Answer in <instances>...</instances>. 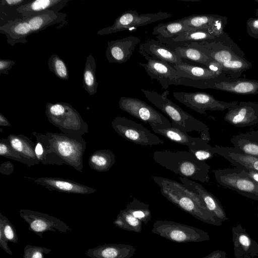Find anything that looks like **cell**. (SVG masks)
<instances>
[{
    "instance_id": "obj_33",
    "label": "cell",
    "mask_w": 258,
    "mask_h": 258,
    "mask_svg": "<svg viewBox=\"0 0 258 258\" xmlns=\"http://www.w3.org/2000/svg\"><path fill=\"white\" fill-rule=\"evenodd\" d=\"M191 29H192L186 27L180 19L166 23H159L154 27L152 34L157 35L158 40L162 42L173 39L182 32Z\"/></svg>"
},
{
    "instance_id": "obj_28",
    "label": "cell",
    "mask_w": 258,
    "mask_h": 258,
    "mask_svg": "<svg viewBox=\"0 0 258 258\" xmlns=\"http://www.w3.org/2000/svg\"><path fill=\"white\" fill-rule=\"evenodd\" d=\"M71 0H35L20 7L17 11L22 18L38 15L48 11L59 12Z\"/></svg>"
},
{
    "instance_id": "obj_16",
    "label": "cell",
    "mask_w": 258,
    "mask_h": 258,
    "mask_svg": "<svg viewBox=\"0 0 258 258\" xmlns=\"http://www.w3.org/2000/svg\"><path fill=\"white\" fill-rule=\"evenodd\" d=\"M224 119L236 127H247L258 124V103L241 101L228 109Z\"/></svg>"
},
{
    "instance_id": "obj_11",
    "label": "cell",
    "mask_w": 258,
    "mask_h": 258,
    "mask_svg": "<svg viewBox=\"0 0 258 258\" xmlns=\"http://www.w3.org/2000/svg\"><path fill=\"white\" fill-rule=\"evenodd\" d=\"M172 15L167 12L140 14L136 11H125L117 17L111 26L99 30L98 35H107L124 30H132L142 26L170 18Z\"/></svg>"
},
{
    "instance_id": "obj_56",
    "label": "cell",
    "mask_w": 258,
    "mask_h": 258,
    "mask_svg": "<svg viewBox=\"0 0 258 258\" xmlns=\"http://www.w3.org/2000/svg\"><path fill=\"white\" fill-rule=\"evenodd\" d=\"M255 195L257 197V201H258V193L255 194Z\"/></svg>"
},
{
    "instance_id": "obj_52",
    "label": "cell",
    "mask_w": 258,
    "mask_h": 258,
    "mask_svg": "<svg viewBox=\"0 0 258 258\" xmlns=\"http://www.w3.org/2000/svg\"><path fill=\"white\" fill-rule=\"evenodd\" d=\"M0 126L6 127L11 126L9 121L2 113H0Z\"/></svg>"
},
{
    "instance_id": "obj_18",
    "label": "cell",
    "mask_w": 258,
    "mask_h": 258,
    "mask_svg": "<svg viewBox=\"0 0 258 258\" xmlns=\"http://www.w3.org/2000/svg\"><path fill=\"white\" fill-rule=\"evenodd\" d=\"M235 258H254L258 256V243L252 239L241 224L232 228Z\"/></svg>"
},
{
    "instance_id": "obj_38",
    "label": "cell",
    "mask_w": 258,
    "mask_h": 258,
    "mask_svg": "<svg viewBox=\"0 0 258 258\" xmlns=\"http://www.w3.org/2000/svg\"><path fill=\"white\" fill-rule=\"evenodd\" d=\"M96 63L92 53L87 56L83 72V86L91 95L97 93L98 83L96 76Z\"/></svg>"
},
{
    "instance_id": "obj_13",
    "label": "cell",
    "mask_w": 258,
    "mask_h": 258,
    "mask_svg": "<svg viewBox=\"0 0 258 258\" xmlns=\"http://www.w3.org/2000/svg\"><path fill=\"white\" fill-rule=\"evenodd\" d=\"M172 94L177 101L200 114L205 113L207 110L223 111L238 103L218 100L204 92H175Z\"/></svg>"
},
{
    "instance_id": "obj_8",
    "label": "cell",
    "mask_w": 258,
    "mask_h": 258,
    "mask_svg": "<svg viewBox=\"0 0 258 258\" xmlns=\"http://www.w3.org/2000/svg\"><path fill=\"white\" fill-rule=\"evenodd\" d=\"M151 231L177 243L199 242L210 240L209 234L196 227L168 220H157Z\"/></svg>"
},
{
    "instance_id": "obj_53",
    "label": "cell",
    "mask_w": 258,
    "mask_h": 258,
    "mask_svg": "<svg viewBox=\"0 0 258 258\" xmlns=\"http://www.w3.org/2000/svg\"><path fill=\"white\" fill-rule=\"evenodd\" d=\"M245 170V169H244ZM248 175L258 184V172L245 170Z\"/></svg>"
},
{
    "instance_id": "obj_47",
    "label": "cell",
    "mask_w": 258,
    "mask_h": 258,
    "mask_svg": "<svg viewBox=\"0 0 258 258\" xmlns=\"http://www.w3.org/2000/svg\"><path fill=\"white\" fill-rule=\"evenodd\" d=\"M246 32L253 38H258V18H250L246 22Z\"/></svg>"
},
{
    "instance_id": "obj_46",
    "label": "cell",
    "mask_w": 258,
    "mask_h": 258,
    "mask_svg": "<svg viewBox=\"0 0 258 258\" xmlns=\"http://www.w3.org/2000/svg\"><path fill=\"white\" fill-rule=\"evenodd\" d=\"M51 251L45 247L27 244L23 250V258H44Z\"/></svg>"
},
{
    "instance_id": "obj_41",
    "label": "cell",
    "mask_w": 258,
    "mask_h": 258,
    "mask_svg": "<svg viewBox=\"0 0 258 258\" xmlns=\"http://www.w3.org/2000/svg\"><path fill=\"white\" fill-rule=\"evenodd\" d=\"M125 209L133 216L147 225L152 219V213L149 206L136 198H133L126 206Z\"/></svg>"
},
{
    "instance_id": "obj_30",
    "label": "cell",
    "mask_w": 258,
    "mask_h": 258,
    "mask_svg": "<svg viewBox=\"0 0 258 258\" xmlns=\"http://www.w3.org/2000/svg\"><path fill=\"white\" fill-rule=\"evenodd\" d=\"M149 125L154 133L176 143L186 145L188 148L196 147L208 142L201 138L192 137L186 133L172 126L170 127H161L152 124Z\"/></svg>"
},
{
    "instance_id": "obj_23",
    "label": "cell",
    "mask_w": 258,
    "mask_h": 258,
    "mask_svg": "<svg viewBox=\"0 0 258 258\" xmlns=\"http://www.w3.org/2000/svg\"><path fill=\"white\" fill-rule=\"evenodd\" d=\"M216 155L223 157L235 167L258 172V157L244 154L234 148L215 145Z\"/></svg>"
},
{
    "instance_id": "obj_54",
    "label": "cell",
    "mask_w": 258,
    "mask_h": 258,
    "mask_svg": "<svg viewBox=\"0 0 258 258\" xmlns=\"http://www.w3.org/2000/svg\"><path fill=\"white\" fill-rule=\"evenodd\" d=\"M249 133L256 139L258 140V129L255 131H252Z\"/></svg>"
},
{
    "instance_id": "obj_12",
    "label": "cell",
    "mask_w": 258,
    "mask_h": 258,
    "mask_svg": "<svg viewBox=\"0 0 258 258\" xmlns=\"http://www.w3.org/2000/svg\"><path fill=\"white\" fill-rule=\"evenodd\" d=\"M119 108L137 119L161 127H170L172 123L167 117L143 101L133 97H121Z\"/></svg>"
},
{
    "instance_id": "obj_34",
    "label": "cell",
    "mask_w": 258,
    "mask_h": 258,
    "mask_svg": "<svg viewBox=\"0 0 258 258\" xmlns=\"http://www.w3.org/2000/svg\"><path fill=\"white\" fill-rule=\"evenodd\" d=\"M172 67L179 72L183 74L185 78L195 80L212 79L221 75L208 68L194 66L183 61L181 63Z\"/></svg>"
},
{
    "instance_id": "obj_26",
    "label": "cell",
    "mask_w": 258,
    "mask_h": 258,
    "mask_svg": "<svg viewBox=\"0 0 258 258\" xmlns=\"http://www.w3.org/2000/svg\"><path fill=\"white\" fill-rule=\"evenodd\" d=\"M8 140L11 146L22 157L24 164L31 167L40 163L35 154L36 144L30 139L24 135L10 134Z\"/></svg>"
},
{
    "instance_id": "obj_35",
    "label": "cell",
    "mask_w": 258,
    "mask_h": 258,
    "mask_svg": "<svg viewBox=\"0 0 258 258\" xmlns=\"http://www.w3.org/2000/svg\"><path fill=\"white\" fill-rule=\"evenodd\" d=\"M115 162V155L109 150H100L94 152L89 158L88 164L98 172L108 171Z\"/></svg>"
},
{
    "instance_id": "obj_49",
    "label": "cell",
    "mask_w": 258,
    "mask_h": 258,
    "mask_svg": "<svg viewBox=\"0 0 258 258\" xmlns=\"http://www.w3.org/2000/svg\"><path fill=\"white\" fill-rule=\"evenodd\" d=\"M14 165L10 161L3 162L0 166V172L2 174L9 175L14 171Z\"/></svg>"
},
{
    "instance_id": "obj_5",
    "label": "cell",
    "mask_w": 258,
    "mask_h": 258,
    "mask_svg": "<svg viewBox=\"0 0 258 258\" xmlns=\"http://www.w3.org/2000/svg\"><path fill=\"white\" fill-rule=\"evenodd\" d=\"M45 114L50 123L58 127L62 133L83 137L89 132V126L81 114L66 102H48Z\"/></svg>"
},
{
    "instance_id": "obj_50",
    "label": "cell",
    "mask_w": 258,
    "mask_h": 258,
    "mask_svg": "<svg viewBox=\"0 0 258 258\" xmlns=\"http://www.w3.org/2000/svg\"><path fill=\"white\" fill-rule=\"evenodd\" d=\"M0 246L8 254L10 255H13V252L8 245V241L1 231H0Z\"/></svg>"
},
{
    "instance_id": "obj_20",
    "label": "cell",
    "mask_w": 258,
    "mask_h": 258,
    "mask_svg": "<svg viewBox=\"0 0 258 258\" xmlns=\"http://www.w3.org/2000/svg\"><path fill=\"white\" fill-rule=\"evenodd\" d=\"M179 179L188 189L201 197L206 208L219 220L223 222L228 219L223 206L214 195L198 182L182 177H179Z\"/></svg>"
},
{
    "instance_id": "obj_57",
    "label": "cell",
    "mask_w": 258,
    "mask_h": 258,
    "mask_svg": "<svg viewBox=\"0 0 258 258\" xmlns=\"http://www.w3.org/2000/svg\"><path fill=\"white\" fill-rule=\"evenodd\" d=\"M257 217H258V211H257Z\"/></svg>"
},
{
    "instance_id": "obj_48",
    "label": "cell",
    "mask_w": 258,
    "mask_h": 258,
    "mask_svg": "<svg viewBox=\"0 0 258 258\" xmlns=\"http://www.w3.org/2000/svg\"><path fill=\"white\" fill-rule=\"evenodd\" d=\"M17 61L14 60L0 59V74H9V71L16 64Z\"/></svg>"
},
{
    "instance_id": "obj_6",
    "label": "cell",
    "mask_w": 258,
    "mask_h": 258,
    "mask_svg": "<svg viewBox=\"0 0 258 258\" xmlns=\"http://www.w3.org/2000/svg\"><path fill=\"white\" fill-rule=\"evenodd\" d=\"M52 152L55 153L65 164L82 172L84 167L83 156L86 142L83 137L58 133L48 132Z\"/></svg>"
},
{
    "instance_id": "obj_37",
    "label": "cell",
    "mask_w": 258,
    "mask_h": 258,
    "mask_svg": "<svg viewBox=\"0 0 258 258\" xmlns=\"http://www.w3.org/2000/svg\"><path fill=\"white\" fill-rule=\"evenodd\" d=\"M230 142L237 150L258 157V140L249 133L235 135L231 139Z\"/></svg>"
},
{
    "instance_id": "obj_43",
    "label": "cell",
    "mask_w": 258,
    "mask_h": 258,
    "mask_svg": "<svg viewBox=\"0 0 258 258\" xmlns=\"http://www.w3.org/2000/svg\"><path fill=\"white\" fill-rule=\"evenodd\" d=\"M0 231L10 242L17 243L18 236L15 227L6 216L0 213Z\"/></svg>"
},
{
    "instance_id": "obj_31",
    "label": "cell",
    "mask_w": 258,
    "mask_h": 258,
    "mask_svg": "<svg viewBox=\"0 0 258 258\" xmlns=\"http://www.w3.org/2000/svg\"><path fill=\"white\" fill-rule=\"evenodd\" d=\"M32 134L36 138L35 154L40 163L44 164H64L61 159L52 152L51 144L46 135L33 132Z\"/></svg>"
},
{
    "instance_id": "obj_10",
    "label": "cell",
    "mask_w": 258,
    "mask_h": 258,
    "mask_svg": "<svg viewBox=\"0 0 258 258\" xmlns=\"http://www.w3.org/2000/svg\"><path fill=\"white\" fill-rule=\"evenodd\" d=\"M111 125L118 135L133 143L150 146L164 144L163 141L142 124L125 117L116 116Z\"/></svg>"
},
{
    "instance_id": "obj_9",
    "label": "cell",
    "mask_w": 258,
    "mask_h": 258,
    "mask_svg": "<svg viewBox=\"0 0 258 258\" xmlns=\"http://www.w3.org/2000/svg\"><path fill=\"white\" fill-rule=\"evenodd\" d=\"M214 173L217 182L224 187L236 191L240 195L257 201L258 184L245 170L238 167L216 170Z\"/></svg>"
},
{
    "instance_id": "obj_19",
    "label": "cell",
    "mask_w": 258,
    "mask_h": 258,
    "mask_svg": "<svg viewBox=\"0 0 258 258\" xmlns=\"http://www.w3.org/2000/svg\"><path fill=\"white\" fill-rule=\"evenodd\" d=\"M34 181L51 190L68 194L88 195L94 193L96 189L70 179L58 177H41Z\"/></svg>"
},
{
    "instance_id": "obj_27",
    "label": "cell",
    "mask_w": 258,
    "mask_h": 258,
    "mask_svg": "<svg viewBox=\"0 0 258 258\" xmlns=\"http://www.w3.org/2000/svg\"><path fill=\"white\" fill-rule=\"evenodd\" d=\"M67 14L61 12L48 11L38 15L22 18L29 24L33 33H38L47 27L59 24V29L68 24Z\"/></svg>"
},
{
    "instance_id": "obj_29",
    "label": "cell",
    "mask_w": 258,
    "mask_h": 258,
    "mask_svg": "<svg viewBox=\"0 0 258 258\" xmlns=\"http://www.w3.org/2000/svg\"><path fill=\"white\" fill-rule=\"evenodd\" d=\"M219 35L209 29H192L182 32L177 37L161 42L168 46L175 48L184 46L193 42H202L215 38Z\"/></svg>"
},
{
    "instance_id": "obj_2",
    "label": "cell",
    "mask_w": 258,
    "mask_h": 258,
    "mask_svg": "<svg viewBox=\"0 0 258 258\" xmlns=\"http://www.w3.org/2000/svg\"><path fill=\"white\" fill-rule=\"evenodd\" d=\"M154 160L162 167L181 177L208 182L210 166L189 151L162 150L153 153Z\"/></svg>"
},
{
    "instance_id": "obj_25",
    "label": "cell",
    "mask_w": 258,
    "mask_h": 258,
    "mask_svg": "<svg viewBox=\"0 0 258 258\" xmlns=\"http://www.w3.org/2000/svg\"><path fill=\"white\" fill-rule=\"evenodd\" d=\"M0 33L6 36L8 43L12 46L18 43L27 42V37L33 33L29 24L23 18L0 26Z\"/></svg>"
},
{
    "instance_id": "obj_3",
    "label": "cell",
    "mask_w": 258,
    "mask_h": 258,
    "mask_svg": "<svg viewBox=\"0 0 258 258\" xmlns=\"http://www.w3.org/2000/svg\"><path fill=\"white\" fill-rule=\"evenodd\" d=\"M141 90L150 102L169 117L171 120L172 126L186 133L198 132L200 133L201 138L208 142L210 140L209 127L170 100L167 97L169 91L167 93L165 91L162 94H160L155 91L143 88Z\"/></svg>"
},
{
    "instance_id": "obj_36",
    "label": "cell",
    "mask_w": 258,
    "mask_h": 258,
    "mask_svg": "<svg viewBox=\"0 0 258 258\" xmlns=\"http://www.w3.org/2000/svg\"><path fill=\"white\" fill-rule=\"evenodd\" d=\"M31 1V0H1L0 1L1 26L9 21L22 18V15L17 11V9Z\"/></svg>"
},
{
    "instance_id": "obj_45",
    "label": "cell",
    "mask_w": 258,
    "mask_h": 258,
    "mask_svg": "<svg viewBox=\"0 0 258 258\" xmlns=\"http://www.w3.org/2000/svg\"><path fill=\"white\" fill-rule=\"evenodd\" d=\"M0 155L24 164L23 158L11 146L8 139H1L0 140Z\"/></svg>"
},
{
    "instance_id": "obj_55",
    "label": "cell",
    "mask_w": 258,
    "mask_h": 258,
    "mask_svg": "<svg viewBox=\"0 0 258 258\" xmlns=\"http://www.w3.org/2000/svg\"><path fill=\"white\" fill-rule=\"evenodd\" d=\"M255 12L256 16H258V8L255 9Z\"/></svg>"
},
{
    "instance_id": "obj_15",
    "label": "cell",
    "mask_w": 258,
    "mask_h": 258,
    "mask_svg": "<svg viewBox=\"0 0 258 258\" xmlns=\"http://www.w3.org/2000/svg\"><path fill=\"white\" fill-rule=\"evenodd\" d=\"M139 52L147 60V63L139 62L151 79L157 80L163 88L167 89L168 82L185 75L177 71L171 66L162 61L156 59L146 54L143 51Z\"/></svg>"
},
{
    "instance_id": "obj_22",
    "label": "cell",
    "mask_w": 258,
    "mask_h": 258,
    "mask_svg": "<svg viewBox=\"0 0 258 258\" xmlns=\"http://www.w3.org/2000/svg\"><path fill=\"white\" fill-rule=\"evenodd\" d=\"M185 26L191 29H209L218 35L224 31L227 24L226 16L211 15H193L181 19Z\"/></svg>"
},
{
    "instance_id": "obj_1",
    "label": "cell",
    "mask_w": 258,
    "mask_h": 258,
    "mask_svg": "<svg viewBox=\"0 0 258 258\" xmlns=\"http://www.w3.org/2000/svg\"><path fill=\"white\" fill-rule=\"evenodd\" d=\"M151 177L163 196L182 210L209 224L222 225L223 222L206 208L201 197L182 183L161 176Z\"/></svg>"
},
{
    "instance_id": "obj_14",
    "label": "cell",
    "mask_w": 258,
    "mask_h": 258,
    "mask_svg": "<svg viewBox=\"0 0 258 258\" xmlns=\"http://www.w3.org/2000/svg\"><path fill=\"white\" fill-rule=\"evenodd\" d=\"M18 214L28 224V229L42 238L47 231L64 233L72 230L64 222L46 213L21 209Z\"/></svg>"
},
{
    "instance_id": "obj_24",
    "label": "cell",
    "mask_w": 258,
    "mask_h": 258,
    "mask_svg": "<svg viewBox=\"0 0 258 258\" xmlns=\"http://www.w3.org/2000/svg\"><path fill=\"white\" fill-rule=\"evenodd\" d=\"M136 249L128 244H104L88 249L85 255L91 258H131Z\"/></svg>"
},
{
    "instance_id": "obj_17",
    "label": "cell",
    "mask_w": 258,
    "mask_h": 258,
    "mask_svg": "<svg viewBox=\"0 0 258 258\" xmlns=\"http://www.w3.org/2000/svg\"><path fill=\"white\" fill-rule=\"evenodd\" d=\"M141 40L135 36L107 41L105 56L110 63H122L128 61Z\"/></svg>"
},
{
    "instance_id": "obj_21",
    "label": "cell",
    "mask_w": 258,
    "mask_h": 258,
    "mask_svg": "<svg viewBox=\"0 0 258 258\" xmlns=\"http://www.w3.org/2000/svg\"><path fill=\"white\" fill-rule=\"evenodd\" d=\"M139 50L171 66L182 61V59L173 48L152 38H148L140 44Z\"/></svg>"
},
{
    "instance_id": "obj_7",
    "label": "cell",
    "mask_w": 258,
    "mask_h": 258,
    "mask_svg": "<svg viewBox=\"0 0 258 258\" xmlns=\"http://www.w3.org/2000/svg\"><path fill=\"white\" fill-rule=\"evenodd\" d=\"M190 44L217 62L245 58L243 51L225 31L214 39Z\"/></svg>"
},
{
    "instance_id": "obj_42",
    "label": "cell",
    "mask_w": 258,
    "mask_h": 258,
    "mask_svg": "<svg viewBox=\"0 0 258 258\" xmlns=\"http://www.w3.org/2000/svg\"><path fill=\"white\" fill-rule=\"evenodd\" d=\"M47 65L49 70L56 77L62 80L69 79V74L66 64L58 55H51L48 58Z\"/></svg>"
},
{
    "instance_id": "obj_39",
    "label": "cell",
    "mask_w": 258,
    "mask_h": 258,
    "mask_svg": "<svg viewBox=\"0 0 258 258\" xmlns=\"http://www.w3.org/2000/svg\"><path fill=\"white\" fill-rule=\"evenodd\" d=\"M182 59H186L201 63L208 68L210 64L214 61L203 51L191 44L173 48Z\"/></svg>"
},
{
    "instance_id": "obj_40",
    "label": "cell",
    "mask_w": 258,
    "mask_h": 258,
    "mask_svg": "<svg viewBox=\"0 0 258 258\" xmlns=\"http://www.w3.org/2000/svg\"><path fill=\"white\" fill-rule=\"evenodd\" d=\"M113 224L116 227L126 231L141 233L142 230V222L125 209L120 211Z\"/></svg>"
},
{
    "instance_id": "obj_32",
    "label": "cell",
    "mask_w": 258,
    "mask_h": 258,
    "mask_svg": "<svg viewBox=\"0 0 258 258\" xmlns=\"http://www.w3.org/2000/svg\"><path fill=\"white\" fill-rule=\"evenodd\" d=\"M252 64L245 58L232 60L222 63L212 62L208 67L210 70L231 78L237 79L242 73L250 69Z\"/></svg>"
},
{
    "instance_id": "obj_4",
    "label": "cell",
    "mask_w": 258,
    "mask_h": 258,
    "mask_svg": "<svg viewBox=\"0 0 258 258\" xmlns=\"http://www.w3.org/2000/svg\"><path fill=\"white\" fill-rule=\"evenodd\" d=\"M168 85H183L202 89H213L240 95L258 94V80L233 79L223 74L207 80H195L180 77L170 81Z\"/></svg>"
},
{
    "instance_id": "obj_51",
    "label": "cell",
    "mask_w": 258,
    "mask_h": 258,
    "mask_svg": "<svg viewBox=\"0 0 258 258\" xmlns=\"http://www.w3.org/2000/svg\"><path fill=\"white\" fill-rule=\"evenodd\" d=\"M226 257L227 253L225 251L218 249L213 251L202 258H226Z\"/></svg>"
},
{
    "instance_id": "obj_44",
    "label": "cell",
    "mask_w": 258,
    "mask_h": 258,
    "mask_svg": "<svg viewBox=\"0 0 258 258\" xmlns=\"http://www.w3.org/2000/svg\"><path fill=\"white\" fill-rule=\"evenodd\" d=\"M188 151L201 161L211 159L216 155L215 148L209 144L208 142L198 147L189 148Z\"/></svg>"
}]
</instances>
